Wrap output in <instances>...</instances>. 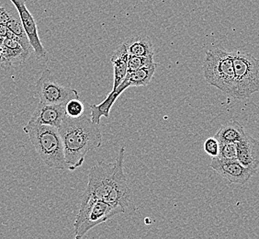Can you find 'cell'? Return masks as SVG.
<instances>
[{
  "instance_id": "cell-1",
  "label": "cell",
  "mask_w": 259,
  "mask_h": 239,
  "mask_svg": "<svg viewBox=\"0 0 259 239\" xmlns=\"http://www.w3.org/2000/svg\"><path fill=\"white\" fill-rule=\"evenodd\" d=\"M124 147H120L115 162L100 161L89 172L85 191L109 205L126 209L130 205L132 190L123 170Z\"/></svg>"
},
{
  "instance_id": "cell-2",
  "label": "cell",
  "mask_w": 259,
  "mask_h": 239,
  "mask_svg": "<svg viewBox=\"0 0 259 239\" xmlns=\"http://www.w3.org/2000/svg\"><path fill=\"white\" fill-rule=\"evenodd\" d=\"M58 130L70 171L82 167L89 152L98 149L102 145L100 125L93 123L88 115L79 118L66 116Z\"/></svg>"
},
{
  "instance_id": "cell-3",
  "label": "cell",
  "mask_w": 259,
  "mask_h": 239,
  "mask_svg": "<svg viewBox=\"0 0 259 239\" xmlns=\"http://www.w3.org/2000/svg\"><path fill=\"white\" fill-rule=\"evenodd\" d=\"M23 131L47 167L55 170H69L59 130L53 126L28 123Z\"/></svg>"
},
{
  "instance_id": "cell-4",
  "label": "cell",
  "mask_w": 259,
  "mask_h": 239,
  "mask_svg": "<svg viewBox=\"0 0 259 239\" xmlns=\"http://www.w3.org/2000/svg\"><path fill=\"white\" fill-rule=\"evenodd\" d=\"M120 206L109 205L84 191L74 223V239H82L96 226L124 213Z\"/></svg>"
},
{
  "instance_id": "cell-5",
  "label": "cell",
  "mask_w": 259,
  "mask_h": 239,
  "mask_svg": "<svg viewBox=\"0 0 259 239\" xmlns=\"http://www.w3.org/2000/svg\"><path fill=\"white\" fill-rule=\"evenodd\" d=\"M203 76L209 85L234 97V70L233 53L222 48L206 51L203 63Z\"/></svg>"
},
{
  "instance_id": "cell-6",
  "label": "cell",
  "mask_w": 259,
  "mask_h": 239,
  "mask_svg": "<svg viewBox=\"0 0 259 239\" xmlns=\"http://www.w3.org/2000/svg\"><path fill=\"white\" fill-rule=\"evenodd\" d=\"M234 99L245 100L259 91V61L246 52L233 53Z\"/></svg>"
},
{
  "instance_id": "cell-7",
  "label": "cell",
  "mask_w": 259,
  "mask_h": 239,
  "mask_svg": "<svg viewBox=\"0 0 259 239\" xmlns=\"http://www.w3.org/2000/svg\"><path fill=\"white\" fill-rule=\"evenodd\" d=\"M36 95L40 103L57 105L67 103L69 100L79 99L76 90L59 84L52 71L45 69L35 84Z\"/></svg>"
},
{
  "instance_id": "cell-8",
  "label": "cell",
  "mask_w": 259,
  "mask_h": 239,
  "mask_svg": "<svg viewBox=\"0 0 259 239\" xmlns=\"http://www.w3.org/2000/svg\"><path fill=\"white\" fill-rule=\"evenodd\" d=\"M10 1L12 2L13 5L15 6L16 10L19 12L20 22L24 28L27 37L30 42V46L34 52L36 57L42 63L48 62L49 55L40 42L37 23L35 21L33 16L31 15L30 10H28L25 0H10Z\"/></svg>"
},
{
  "instance_id": "cell-9",
  "label": "cell",
  "mask_w": 259,
  "mask_h": 239,
  "mask_svg": "<svg viewBox=\"0 0 259 239\" xmlns=\"http://www.w3.org/2000/svg\"><path fill=\"white\" fill-rule=\"evenodd\" d=\"M210 169L216 171L224 179L233 184L244 185L249 181L256 171L244 168L238 160H224L213 157L209 164Z\"/></svg>"
},
{
  "instance_id": "cell-10",
  "label": "cell",
  "mask_w": 259,
  "mask_h": 239,
  "mask_svg": "<svg viewBox=\"0 0 259 239\" xmlns=\"http://www.w3.org/2000/svg\"><path fill=\"white\" fill-rule=\"evenodd\" d=\"M65 104H44L39 102L29 123L35 125H48L59 129L66 117Z\"/></svg>"
},
{
  "instance_id": "cell-11",
  "label": "cell",
  "mask_w": 259,
  "mask_h": 239,
  "mask_svg": "<svg viewBox=\"0 0 259 239\" xmlns=\"http://www.w3.org/2000/svg\"><path fill=\"white\" fill-rule=\"evenodd\" d=\"M30 55V52L20 45L14 34L9 31L0 53V66L8 69L12 65H21L25 63Z\"/></svg>"
},
{
  "instance_id": "cell-12",
  "label": "cell",
  "mask_w": 259,
  "mask_h": 239,
  "mask_svg": "<svg viewBox=\"0 0 259 239\" xmlns=\"http://www.w3.org/2000/svg\"><path fill=\"white\" fill-rule=\"evenodd\" d=\"M237 160L240 164L250 170L257 171L259 167V142L251 135H246L237 144Z\"/></svg>"
},
{
  "instance_id": "cell-13",
  "label": "cell",
  "mask_w": 259,
  "mask_h": 239,
  "mask_svg": "<svg viewBox=\"0 0 259 239\" xmlns=\"http://www.w3.org/2000/svg\"><path fill=\"white\" fill-rule=\"evenodd\" d=\"M128 59L129 54L125 45L121 44L113 52L110 58V63L113 65V88L111 91L118 89L128 74Z\"/></svg>"
},
{
  "instance_id": "cell-14",
  "label": "cell",
  "mask_w": 259,
  "mask_h": 239,
  "mask_svg": "<svg viewBox=\"0 0 259 239\" xmlns=\"http://www.w3.org/2000/svg\"><path fill=\"white\" fill-rule=\"evenodd\" d=\"M129 55L148 56L154 55V45L152 41L144 34L130 36L122 43Z\"/></svg>"
},
{
  "instance_id": "cell-15",
  "label": "cell",
  "mask_w": 259,
  "mask_h": 239,
  "mask_svg": "<svg viewBox=\"0 0 259 239\" xmlns=\"http://www.w3.org/2000/svg\"><path fill=\"white\" fill-rule=\"evenodd\" d=\"M246 135L240 123L237 121H230L220 128L214 137L219 143L238 144L245 138Z\"/></svg>"
},
{
  "instance_id": "cell-16",
  "label": "cell",
  "mask_w": 259,
  "mask_h": 239,
  "mask_svg": "<svg viewBox=\"0 0 259 239\" xmlns=\"http://www.w3.org/2000/svg\"><path fill=\"white\" fill-rule=\"evenodd\" d=\"M156 67H157V64L154 63L153 65H149V66L136 70L135 72L128 73L123 81L129 88L147 86L149 84L152 77L155 75Z\"/></svg>"
},
{
  "instance_id": "cell-17",
  "label": "cell",
  "mask_w": 259,
  "mask_h": 239,
  "mask_svg": "<svg viewBox=\"0 0 259 239\" xmlns=\"http://www.w3.org/2000/svg\"><path fill=\"white\" fill-rule=\"evenodd\" d=\"M10 31H11L16 38L18 42L20 43V45L25 49V50L29 51L30 53H31V46H30V42L29 39L27 37L26 34L25 30L23 26L21 24L20 20H17L15 18H13L12 20H10V22L6 26ZM33 51V50H32Z\"/></svg>"
},
{
  "instance_id": "cell-18",
  "label": "cell",
  "mask_w": 259,
  "mask_h": 239,
  "mask_svg": "<svg viewBox=\"0 0 259 239\" xmlns=\"http://www.w3.org/2000/svg\"><path fill=\"white\" fill-rule=\"evenodd\" d=\"M154 62V55L148 56H134L129 55L128 59V73L135 72L136 70L144 68L146 66L153 65Z\"/></svg>"
},
{
  "instance_id": "cell-19",
  "label": "cell",
  "mask_w": 259,
  "mask_h": 239,
  "mask_svg": "<svg viewBox=\"0 0 259 239\" xmlns=\"http://www.w3.org/2000/svg\"><path fill=\"white\" fill-rule=\"evenodd\" d=\"M85 106L79 99L71 100L65 104V113L69 118H79L85 114Z\"/></svg>"
},
{
  "instance_id": "cell-20",
  "label": "cell",
  "mask_w": 259,
  "mask_h": 239,
  "mask_svg": "<svg viewBox=\"0 0 259 239\" xmlns=\"http://www.w3.org/2000/svg\"><path fill=\"white\" fill-rule=\"evenodd\" d=\"M221 160H237V144L220 143L218 156Z\"/></svg>"
},
{
  "instance_id": "cell-21",
  "label": "cell",
  "mask_w": 259,
  "mask_h": 239,
  "mask_svg": "<svg viewBox=\"0 0 259 239\" xmlns=\"http://www.w3.org/2000/svg\"><path fill=\"white\" fill-rule=\"evenodd\" d=\"M203 148L205 153L209 154L210 157H217L219 154L220 143L215 137H209L205 141Z\"/></svg>"
},
{
  "instance_id": "cell-22",
  "label": "cell",
  "mask_w": 259,
  "mask_h": 239,
  "mask_svg": "<svg viewBox=\"0 0 259 239\" xmlns=\"http://www.w3.org/2000/svg\"><path fill=\"white\" fill-rule=\"evenodd\" d=\"M13 19V17L5 9L0 7V24L7 26V24L10 22V20Z\"/></svg>"
}]
</instances>
